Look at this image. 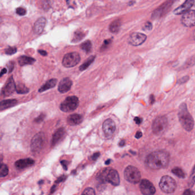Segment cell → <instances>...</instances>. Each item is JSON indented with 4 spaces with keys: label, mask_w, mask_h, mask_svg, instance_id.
<instances>
[{
    "label": "cell",
    "mask_w": 195,
    "mask_h": 195,
    "mask_svg": "<svg viewBox=\"0 0 195 195\" xmlns=\"http://www.w3.org/2000/svg\"><path fill=\"white\" fill-rule=\"evenodd\" d=\"M170 160L168 152L163 150L156 151L150 153L146 158L145 164L150 169L158 170L168 166Z\"/></svg>",
    "instance_id": "obj_1"
},
{
    "label": "cell",
    "mask_w": 195,
    "mask_h": 195,
    "mask_svg": "<svg viewBox=\"0 0 195 195\" xmlns=\"http://www.w3.org/2000/svg\"><path fill=\"white\" fill-rule=\"evenodd\" d=\"M179 119L181 124L185 130L191 131L193 129L194 126L193 119L189 113L185 104H182L180 107Z\"/></svg>",
    "instance_id": "obj_2"
},
{
    "label": "cell",
    "mask_w": 195,
    "mask_h": 195,
    "mask_svg": "<svg viewBox=\"0 0 195 195\" xmlns=\"http://www.w3.org/2000/svg\"><path fill=\"white\" fill-rule=\"evenodd\" d=\"M46 136L43 132H39L34 136L31 141V150L34 153H39L46 144Z\"/></svg>",
    "instance_id": "obj_3"
},
{
    "label": "cell",
    "mask_w": 195,
    "mask_h": 195,
    "mask_svg": "<svg viewBox=\"0 0 195 195\" xmlns=\"http://www.w3.org/2000/svg\"><path fill=\"white\" fill-rule=\"evenodd\" d=\"M125 179L132 184L138 183L141 179V174L139 170L133 166H128L125 169Z\"/></svg>",
    "instance_id": "obj_4"
},
{
    "label": "cell",
    "mask_w": 195,
    "mask_h": 195,
    "mask_svg": "<svg viewBox=\"0 0 195 195\" xmlns=\"http://www.w3.org/2000/svg\"><path fill=\"white\" fill-rule=\"evenodd\" d=\"M161 190L167 193H172L176 188V183L172 177L169 176H164L160 182Z\"/></svg>",
    "instance_id": "obj_5"
},
{
    "label": "cell",
    "mask_w": 195,
    "mask_h": 195,
    "mask_svg": "<svg viewBox=\"0 0 195 195\" xmlns=\"http://www.w3.org/2000/svg\"><path fill=\"white\" fill-rule=\"evenodd\" d=\"M168 125L167 119L164 116L158 117L152 124L153 132L156 135H160L166 130Z\"/></svg>",
    "instance_id": "obj_6"
},
{
    "label": "cell",
    "mask_w": 195,
    "mask_h": 195,
    "mask_svg": "<svg viewBox=\"0 0 195 195\" xmlns=\"http://www.w3.org/2000/svg\"><path fill=\"white\" fill-rule=\"evenodd\" d=\"M79 105L78 98L76 96L68 97L61 104L60 109L64 112H70L75 110Z\"/></svg>",
    "instance_id": "obj_7"
},
{
    "label": "cell",
    "mask_w": 195,
    "mask_h": 195,
    "mask_svg": "<svg viewBox=\"0 0 195 195\" xmlns=\"http://www.w3.org/2000/svg\"><path fill=\"white\" fill-rule=\"evenodd\" d=\"M80 54L77 52H72L65 54L62 60V65L66 68H72L77 65L80 61Z\"/></svg>",
    "instance_id": "obj_8"
},
{
    "label": "cell",
    "mask_w": 195,
    "mask_h": 195,
    "mask_svg": "<svg viewBox=\"0 0 195 195\" xmlns=\"http://www.w3.org/2000/svg\"><path fill=\"white\" fill-rule=\"evenodd\" d=\"M140 189L143 195H153L156 192V189L152 183L146 180H142L140 183Z\"/></svg>",
    "instance_id": "obj_9"
},
{
    "label": "cell",
    "mask_w": 195,
    "mask_h": 195,
    "mask_svg": "<svg viewBox=\"0 0 195 195\" xmlns=\"http://www.w3.org/2000/svg\"><path fill=\"white\" fill-rule=\"evenodd\" d=\"M181 23L187 27H194L195 24V13L194 10L185 13L181 20Z\"/></svg>",
    "instance_id": "obj_10"
},
{
    "label": "cell",
    "mask_w": 195,
    "mask_h": 195,
    "mask_svg": "<svg viewBox=\"0 0 195 195\" xmlns=\"http://www.w3.org/2000/svg\"><path fill=\"white\" fill-rule=\"evenodd\" d=\"M104 133L107 138H110L116 130V125L112 120H106L103 125Z\"/></svg>",
    "instance_id": "obj_11"
},
{
    "label": "cell",
    "mask_w": 195,
    "mask_h": 195,
    "mask_svg": "<svg viewBox=\"0 0 195 195\" xmlns=\"http://www.w3.org/2000/svg\"><path fill=\"white\" fill-rule=\"evenodd\" d=\"M146 40V35L144 34L140 33H133L129 37V42L133 46H139L144 43Z\"/></svg>",
    "instance_id": "obj_12"
},
{
    "label": "cell",
    "mask_w": 195,
    "mask_h": 195,
    "mask_svg": "<svg viewBox=\"0 0 195 195\" xmlns=\"http://www.w3.org/2000/svg\"><path fill=\"white\" fill-rule=\"evenodd\" d=\"M16 85L13 80V77L9 78L6 82L5 85L3 88L2 90V94L4 97H8L11 95L13 93L16 91Z\"/></svg>",
    "instance_id": "obj_13"
},
{
    "label": "cell",
    "mask_w": 195,
    "mask_h": 195,
    "mask_svg": "<svg viewBox=\"0 0 195 195\" xmlns=\"http://www.w3.org/2000/svg\"><path fill=\"white\" fill-rule=\"evenodd\" d=\"M105 179L108 182L113 185L117 186L119 185L120 181L119 174L114 169H111L109 171L108 174H107L105 176Z\"/></svg>",
    "instance_id": "obj_14"
},
{
    "label": "cell",
    "mask_w": 195,
    "mask_h": 195,
    "mask_svg": "<svg viewBox=\"0 0 195 195\" xmlns=\"http://www.w3.org/2000/svg\"><path fill=\"white\" fill-rule=\"evenodd\" d=\"M195 1L193 0H188L185 1L184 4L180 6L174 11V13L176 15H180L186 13L189 11L194 4Z\"/></svg>",
    "instance_id": "obj_15"
},
{
    "label": "cell",
    "mask_w": 195,
    "mask_h": 195,
    "mask_svg": "<svg viewBox=\"0 0 195 195\" xmlns=\"http://www.w3.org/2000/svg\"><path fill=\"white\" fill-rule=\"evenodd\" d=\"M65 135V130L64 128H61L58 129L53 135L51 141V145L54 146L57 145L60 141L63 139Z\"/></svg>",
    "instance_id": "obj_16"
},
{
    "label": "cell",
    "mask_w": 195,
    "mask_h": 195,
    "mask_svg": "<svg viewBox=\"0 0 195 195\" xmlns=\"http://www.w3.org/2000/svg\"><path fill=\"white\" fill-rule=\"evenodd\" d=\"M72 85V82L69 78H63L59 85L58 90L60 93H64L68 92L71 89Z\"/></svg>",
    "instance_id": "obj_17"
},
{
    "label": "cell",
    "mask_w": 195,
    "mask_h": 195,
    "mask_svg": "<svg viewBox=\"0 0 195 195\" xmlns=\"http://www.w3.org/2000/svg\"><path fill=\"white\" fill-rule=\"evenodd\" d=\"M34 164V160L30 158L21 159L15 163V167L18 169H23L32 166Z\"/></svg>",
    "instance_id": "obj_18"
},
{
    "label": "cell",
    "mask_w": 195,
    "mask_h": 195,
    "mask_svg": "<svg viewBox=\"0 0 195 195\" xmlns=\"http://www.w3.org/2000/svg\"><path fill=\"white\" fill-rule=\"evenodd\" d=\"M46 22V20L45 17H41L37 20L34 25V32L37 34H40L41 33H42L45 27Z\"/></svg>",
    "instance_id": "obj_19"
},
{
    "label": "cell",
    "mask_w": 195,
    "mask_h": 195,
    "mask_svg": "<svg viewBox=\"0 0 195 195\" xmlns=\"http://www.w3.org/2000/svg\"><path fill=\"white\" fill-rule=\"evenodd\" d=\"M82 116L78 114H73L68 116L67 119V122L68 124L74 126L80 124L82 121Z\"/></svg>",
    "instance_id": "obj_20"
},
{
    "label": "cell",
    "mask_w": 195,
    "mask_h": 195,
    "mask_svg": "<svg viewBox=\"0 0 195 195\" xmlns=\"http://www.w3.org/2000/svg\"><path fill=\"white\" fill-rule=\"evenodd\" d=\"M17 100L16 99L6 100L0 102V112L15 106L17 104Z\"/></svg>",
    "instance_id": "obj_21"
},
{
    "label": "cell",
    "mask_w": 195,
    "mask_h": 195,
    "mask_svg": "<svg viewBox=\"0 0 195 195\" xmlns=\"http://www.w3.org/2000/svg\"><path fill=\"white\" fill-rule=\"evenodd\" d=\"M18 61L20 65L25 66L27 65H32L36 61V60L30 57L22 56L18 58Z\"/></svg>",
    "instance_id": "obj_22"
},
{
    "label": "cell",
    "mask_w": 195,
    "mask_h": 195,
    "mask_svg": "<svg viewBox=\"0 0 195 195\" xmlns=\"http://www.w3.org/2000/svg\"><path fill=\"white\" fill-rule=\"evenodd\" d=\"M57 82V80L56 78L49 80V81L46 82L40 88V89H39V92H43L49 89L54 88L56 86Z\"/></svg>",
    "instance_id": "obj_23"
},
{
    "label": "cell",
    "mask_w": 195,
    "mask_h": 195,
    "mask_svg": "<svg viewBox=\"0 0 195 195\" xmlns=\"http://www.w3.org/2000/svg\"><path fill=\"white\" fill-rule=\"evenodd\" d=\"M121 25V22L120 20H115L113 22H112V24L110 25L109 30L112 33H117L120 29Z\"/></svg>",
    "instance_id": "obj_24"
},
{
    "label": "cell",
    "mask_w": 195,
    "mask_h": 195,
    "mask_svg": "<svg viewBox=\"0 0 195 195\" xmlns=\"http://www.w3.org/2000/svg\"><path fill=\"white\" fill-rule=\"evenodd\" d=\"M94 59H95V56H91L89 58H88V59L85 62H84L82 64V65L80 66V71H83L85 70V69H87V68L94 61Z\"/></svg>",
    "instance_id": "obj_25"
},
{
    "label": "cell",
    "mask_w": 195,
    "mask_h": 195,
    "mask_svg": "<svg viewBox=\"0 0 195 195\" xmlns=\"http://www.w3.org/2000/svg\"><path fill=\"white\" fill-rule=\"evenodd\" d=\"M80 47H81L82 50H83L87 53H88L92 50V43H91V42L90 41L88 40V41H86L85 42L82 43Z\"/></svg>",
    "instance_id": "obj_26"
},
{
    "label": "cell",
    "mask_w": 195,
    "mask_h": 195,
    "mask_svg": "<svg viewBox=\"0 0 195 195\" xmlns=\"http://www.w3.org/2000/svg\"><path fill=\"white\" fill-rule=\"evenodd\" d=\"M16 91L19 94H26L29 92V89L24 84H19L16 87Z\"/></svg>",
    "instance_id": "obj_27"
},
{
    "label": "cell",
    "mask_w": 195,
    "mask_h": 195,
    "mask_svg": "<svg viewBox=\"0 0 195 195\" xmlns=\"http://www.w3.org/2000/svg\"><path fill=\"white\" fill-rule=\"evenodd\" d=\"M84 36H85V33L83 32H82L81 30L76 31L75 33L74 37L72 40V41L75 42V43L79 42L80 41H81L84 38Z\"/></svg>",
    "instance_id": "obj_28"
},
{
    "label": "cell",
    "mask_w": 195,
    "mask_h": 195,
    "mask_svg": "<svg viewBox=\"0 0 195 195\" xmlns=\"http://www.w3.org/2000/svg\"><path fill=\"white\" fill-rule=\"evenodd\" d=\"M9 173L8 167L3 163H0V177H5Z\"/></svg>",
    "instance_id": "obj_29"
},
{
    "label": "cell",
    "mask_w": 195,
    "mask_h": 195,
    "mask_svg": "<svg viewBox=\"0 0 195 195\" xmlns=\"http://www.w3.org/2000/svg\"><path fill=\"white\" fill-rule=\"evenodd\" d=\"M172 172L173 174H174L176 176H177L180 178H184L185 176V174L184 172V171L181 168H179V167L174 168L172 170Z\"/></svg>",
    "instance_id": "obj_30"
},
{
    "label": "cell",
    "mask_w": 195,
    "mask_h": 195,
    "mask_svg": "<svg viewBox=\"0 0 195 195\" xmlns=\"http://www.w3.org/2000/svg\"><path fill=\"white\" fill-rule=\"evenodd\" d=\"M82 195H96L94 190L92 188H87L84 190Z\"/></svg>",
    "instance_id": "obj_31"
},
{
    "label": "cell",
    "mask_w": 195,
    "mask_h": 195,
    "mask_svg": "<svg viewBox=\"0 0 195 195\" xmlns=\"http://www.w3.org/2000/svg\"><path fill=\"white\" fill-rule=\"evenodd\" d=\"M5 52L6 54L9 55L14 54L17 52V48L15 47H9L8 48L5 49Z\"/></svg>",
    "instance_id": "obj_32"
},
{
    "label": "cell",
    "mask_w": 195,
    "mask_h": 195,
    "mask_svg": "<svg viewBox=\"0 0 195 195\" xmlns=\"http://www.w3.org/2000/svg\"><path fill=\"white\" fill-rule=\"evenodd\" d=\"M16 13L17 14H18L20 16H24V15L26 14L27 10L25 8L20 7V8H17Z\"/></svg>",
    "instance_id": "obj_33"
},
{
    "label": "cell",
    "mask_w": 195,
    "mask_h": 195,
    "mask_svg": "<svg viewBox=\"0 0 195 195\" xmlns=\"http://www.w3.org/2000/svg\"><path fill=\"white\" fill-rule=\"evenodd\" d=\"M15 63L13 62V61H10L7 64V66L8 68V69H9V73H11L12 71L14 70V66H15Z\"/></svg>",
    "instance_id": "obj_34"
},
{
    "label": "cell",
    "mask_w": 195,
    "mask_h": 195,
    "mask_svg": "<svg viewBox=\"0 0 195 195\" xmlns=\"http://www.w3.org/2000/svg\"><path fill=\"white\" fill-rule=\"evenodd\" d=\"M152 24L151 22H146L145 25H144V28H143V30H145V31H149V30H152Z\"/></svg>",
    "instance_id": "obj_35"
},
{
    "label": "cell",
    "mask_w": 195,
    "mask_h": 195,
    "mask_svg": "<svg viewBox=\"0 0 195 195\" xmlns=\"http://www.w3.org/2000/svg\"><path fill=\"white\" fill-rule=\"evenodd\" d=\"M194 183H195V171H194V168H193L192 176H190V184H189L190 186L193 187Z\"/></svg>",
    "instance_id": "obj_36"
},
{
    "label": "cell",
    "mask_w": 195,
    "mask_h": 195,
    "mask_svg": "<svg viewBox=\"0 0 195 195\" xmlns=\"http://www.w3.org/2000/svg\"><path fill=\"white\" fill-rule=\"evenodd\" d=\"M45 115L44 114H41L38 116V117H37V118H36V119H35V120H34V121H35V122H36V123H41V122H42V121H43V119H44V118H45Z\"/></svg>",
    "instance_id": "obj_37"
},
{
    "label": "cell",
    "mask_w": 195,
    "mask_h": 195,
    "mask_svg": "<svg viewBox=\"0 0 195 195\" xmlns=\"http://www.w3.org/2000/svg\"><path fill=\"white\" fill-rule=\"evenodd\" d=\"M66 179V176H60V177H59L58 179L56 180V181H55V183L56 184H59L60 183L65 181V179Z\"/></svg>",
    "instance_id": "obj_38"
},
{
    "label": "cell",
    "mask_w": 195,
    "mask_h": 195,
    "mask_svg": "<svg viewBox=\"0 0 195 195\" xmlns=\"http://www.w3.org/2000/svg\"><path fill=\"white\" fill-rule=\"evenodd\" d=\"M61 164L62 165V166L63 167V168L65 170H67L68 169V161H65V160H62L61 161Z\"/></svg>",
    "instance_id": "obj_39"
},
{
    "label": "cell",
    "mask_w": 195,
    "mask_h": 195,
    "mask_svg": "<svg viewBox=\"0 0 195 195\" xmlns=\"http://www.w3.org/2000/svg\"><path fill=\"white\" fill-rule=\"evenodd\" d=\"M112 42L111 40H105L104 41V43H103V46H102V48H105V47H108L109 43H110Z\"/></svg>",
    "instance_id": "obj_40"
},
{
    "label": "cell",
    "mask_w": 195,
    "mask_h": 195,
    "mask_svg": "<svg viewBox=\"0 0 195 195\" xmlns=\"http://www.w3.org/2000/svg\"><path fill=\"white\" fill-rule=\"evenodd\" d=\"M194 195V192L190 190H185L184 192L183 195Z\"/></svg>",
    "instance_id": "obj_41"
},
{
    "label": "cell",
    "mask_w": 195,
    "mask_h": 195,
    "mask_svg": "<svg viewBox=\"0 0 195 195\" xmlns=\"http://www.w3.org/2000/svg\"><path fill=\"white\" fill-rule=\"evenodd\" d=\"M134 121H135V123L137 124H140L141 123H142V119L141 118H140V117H136L135 118Z\"/></svg>",
    "instance_id": "obj_42"
},
{
    "label": "cell",
    "mask_w": 195,
    "mask_h": 195,
    "mask_svg": "<svg viewBox=\"0 0 195 195\" xmlns=\"http://www.w3.org/2000/svg\"><path fill=\"white\" fill-rule=\"evenodd\" d=\"M38 53L43 56H46L47 55V52L43 50H39Z\"/></svg>",
    "instance_id": "obj_43"
},
{
    "label": "cell",
    "mask_w": 195,
    "mask_h": 195,
    "mask_svg": "<svg viewBox=\"0 0 195 195\" xmlns=\"http://www.w3.org/2000/svg\"><path fill=\"white\" fill-rule=\"evenodd\" d=\"M141 136H142V133H141V132L139 131V132H137L136 133V134L135 135L136 138V139H140V137H141Z\"/></svg>",
    "instance_id": "obj_44"
},
{
    "label": "cell",
    "mask_w": 195,
    "mask_h": 195,
    "mask_svg": "<svg viewBox=\"0 0 195 195\" xmlns=\"http://www.w3.org/2000/svg\"><path fill=\"white\" fill-rule=\"evenodd\" d=\"M99 156H100V153H94V154L93 155V160H96V159L98 158V157H99Z\"/></svg>",
    "instance_id": "obj_45"
},
{
    "label": "cell",
    "mask_w": 195,
    "mask_h": 195,
    "mask_svg": "<svg viewBox=\"0 0 195 195\" xmlns=\"http://www.w3.org/2000/svg\"><path fill=\"white\" fill-rule=\"evenodd\" d=\"M149 100H150V101H151V104H152L153 103L155 102V97H154L153 95H151V97L149 98Z\"/></svg>",
    "instance_id": "obj_46"
},
{
    "label": "cell",
    "mask_w": 195,
    "mask_h": 195,
    "mask_svg": "<svg viewBox=\"0 0 195 195\" xmlns=\"http://www.w3.org/2000/svg\"><path fill=\"white\" fill-rule=\"evenodd\" d=\"M56 185H54L52 187V188H51V193H53V192H54V191H55V190H56Z\"/></svg>",
    "instance_id": "obj_47"
},
{
    "label": "cell",
    "mask_w": 195,
    "mask_h": 195,
    "mask_svg": "<svg viewBox=\"0 0 195 195\" xmlns=\"http://www.w3.org/2000/svg\"><path fill=\"white\" fill-rule=\"evenodd\" d=\"M119 144L120 146H124V145H125L124 140H121V141H120V142Z\"/></svg>",
    "instance_id": "obj_48"
},
{
    "label": "cell",
    "mask_w": 195,
    "mask_h": 195,
    "mask_svg": "<svg viewBox=\"0 0 195 195\" xmlns=\"http://www.w3.org/2000/svg\"><path fill=\"white\" fill-rule=\"evenodd\" d=\"M110 161V160H107V161L105 162V164H109L110 163H109Z\"/></svg>",
    "instance_id": "obj_49"
},
{
    "label": "cell",
    "mask_w": 195,
    "mask_h": 195,
    "mask_svg": "<svg viewBox=\"0 0 195 195\" xmlns=\"http://www.w3.org/2000/svg\"><path fill=\"white\" fill-rule=\"evenodd\" d=\"M1 76H2V75H1V73H0V77H1Z\"/></svg>",
    "instance_id": "obj_50"
}]
</instances>
